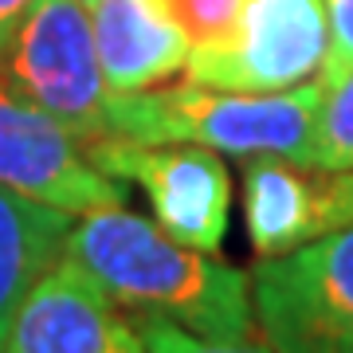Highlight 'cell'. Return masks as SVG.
Instances as JSON below:
<instances>
[{
	"label": "cell",
	"instance_id": "cell-7",
	"mask_svg": "<svg viewBox=\"0 0 353 353\" xmlns=\"http://www.w3.org/2000/svg\"><path fill=\"white\" fill-rule=\"evenodd\" d=\"M0 185L71 216L122 208L126 189L87 157L83 141L0 87Z\"/></svg>",
	"mask_w": 353,
	"mask_h": 353
},
{
	"label": "cell",
	"instance_id": "cell-8",
	"mask_svg": "<svg viewBox=\"0 0 353 353\" xmlns=\"http://www.w3.org/2000/svg\"><path fill=\"white\" fill-rule=\"evenodd\" d=\"M243 228L259 259L287 255L353 224V169L248 157L240 176Z\"/></svg>",
	"mask_w": 353,
	"mask_h": 353
},
{
	"label": "cell",
	"instance_id": "cell-15",
	"mask_svg": "<svg viewBox=\"0 0 353 353\" xmlns=\"http://www.w3.org/2000/svg\"><path fill=\"white\" fill-rule=\"evenodd\" d=\"M330 16V55L318 75H338L353 67V0H326Z\"/></svg>",
	"mask_w": 353,
	"mask_h": 353
},
{
	"label": "cell",
	"instance_id": "cell-9",
	"mask_svg": "<svg viewBox=\"0 0 353 353\" xmlns=\"http://www.w3.org/2000/svg\"><path fill=\"white\" fill-rule=\"evenodd\" d=\"M4 353H150L122 306L71 259L36 279L16 310Z\"/></svg>",
	"mask_w": 353,
	"mask_h": 353
},
{
	"label": "cell",
	"instance_id": "cell-16",
	"mask_svg": "<svg viewBox=\"0 0 353 353\" xmlns=\"http://www.w3.org/2000/svg\"><path fill=\"white\" fill-rule=\"evenodd\" d=\"M28 8H32V0H0V55H4V48H8V39L20 28Z\"/></svg>",
	"mask_w": 353,
	"mask_h": 353
},
{
	"label": "cell",
	"instance_id": "cell-6",
	"mask_svg": "<svg viewBox=\"0 0 353 353\" xmlns=\"http://www.w3.org/2000/svg\"><path fill=\"white\" fill-rule=\"evenodd\" d=\"M83 150L106 176L138 185L153 208V224L196 252H220L232 216V173L224 157L204 145L169 141L145 145L130 138H94Z\"/></svg>",
	"mask_w": 353,
	"mask_h": 353
},
{
	"label": "cell",
	"instance_id": "cell-13",
	"mask_svg": "<svg viewBox=\"0 0 353 353\" xmlns=\"http://www.w3.org/2000/svg\"><path fill=\"white\" fill-rule=\"evenodd\" d=\"M138 330L150 353H275V345L267 338L212 341V338H196V334L173 326V322H157V318H138Z\"/></svg>",
	"mask_w": 353,
	"mask_h": 353
},
{
	"label": "cell",
	"instance_id": "cell-1",
	"mask_svg": "<svg viewBox=\"0 0 353 353\" xmlns=\"http://www.w3.org/2000/svg\"><path fill=\"white\" fill-rule=\"evenodd\" d=\"M63 255L79 263L114 303L138 318H157L196 338H255L252 275L176 243L138 212L94 208L71 224Z\"/></svg>",
	"mask_w": 353,
	"mask_h": 353
},
{
	"label": "cell",
	"instance_id": "cell-4",
	"mask_svg": "<svg viewBox=\"0 0 353 353\" xmlns=\"http://www.w3.org/2000/svg\"><path fill=\"white\" fill-rule=\"evenodd\" d=\"M252 310L275 353H353V224L259 259Z\"/></svg>",
	"mask_w": 353,
	"mask_h": 353
},
{
	"label": "cell",
	"instance_id": "cell-3",
	"mask_svg": "<svg viewBox=\"0 0 353 353\" xmlns=\"http://www.w3.org/2000/svg\"><path fill=\"white\" fill-rule=\"evenodd\" d=\"M0 87L55 118L79 141L106 138L110 87L102 79L87 4L32 0L0 55Z\"/></svg>",
	"mask_w": 353,
	"mask_h": 353
},
{
	"label": "cell",
	"instance_id": "cell-14",
	"mask_svg": "<svg viewBox=\"0 0 353 353\" xmlns=\"http://www.w3.org/2000/svg\"><path fill=\"white\" fill-rule=\"evenodd\" d=\"M240 4L243 0H157V8L189 36V43H212V39H220L232 28Z\"/></svg>",
	"mask_w": 353,
	"mask_h": 353
},
{
	"label": "cell",
	"instance_id": "cell-11",
	"mask_svg": "<svg viewBox=\"0 0 353 353\" xmlns=\"http://www.w3.org/2000/svg\"><path fill=\"white\" fill-rule=\"evenodd\" d=\"M71 224V212L0 185V353L24 294L55 259H63Z\"/></svg>",
	"mask_w": 353,
	"mask_h": 353
},
{
	"label": "cell",
	"instance_id": "cell-10",
	"mask_svg": "<svg viewBox=\"0 0 353 353\" xmlns=\"http://www.w3.org/2000/svg\"><path fill=\"white\" fill-rule=\"evenodd\" d=\"M90 24L110 94L161 87L185 71L192 43L157 0H99Z\"/></svg>",
	"mask_w": 353,
	"mask_h": 353
},
{
	"label": "cell",
	"instance_id": "cell-17",
	"mask_svg": "<svg viewBox=\"0 0 353 353\" xmlns=\"http://www.w3.org/2000/svg\"><path fill=\"white\" fill-rule=\"evenodd\" d=\"M79 4H87V8H94V4H99V0H79Z\"/></svg>",
	"mask_w": 353,
	"mask_h": 353
},
{
	"label": "cell",
	"instance_id": "cell-5",
	"mask_svg": "<svg viewBox=\"0 0 353 353\" xmlns=\"http://www.w3.org/2000/svg\"><path fill=\"white\" fill-rule=\"evenodd\" d=\"M326 55V0H243L224 36L189 48L185 75L216 90H287L318 75Z\"/></svg>",
	"mask_w": 353,
	"mask_h": 353
},
{
	"label": "cell",
	"instance_id": "cell-2",
	"mask_svg": "<svg viewBox=\"0 0 353 353\" xmlns=\"http://www.w3.org/2000/svg\"><path fill=\"white\" fill-rule=\"evenodd\" d=\"M318 79L287 90H216L201 83L110 94L106 138L145 145L189 141L228 157H283L314 165Z\"/></svg>",
	"mask_w": 353,
	"mask_h": 353
},
{
	"label": "cell",
	"instance_id": "cell-12",
	"mask_svg": "<svg viewBox=\"0 0 353 353\" xmlns=\"http://www.w3.org/2000/svg\"><path fill=\"white\" fill-rule=\"evenodd\" d=\"M314 165L353 169V67L338 75H318Z\"/></svg>",
	"mask_w": 353,
	"mask_h": 353
}]
</instances>
